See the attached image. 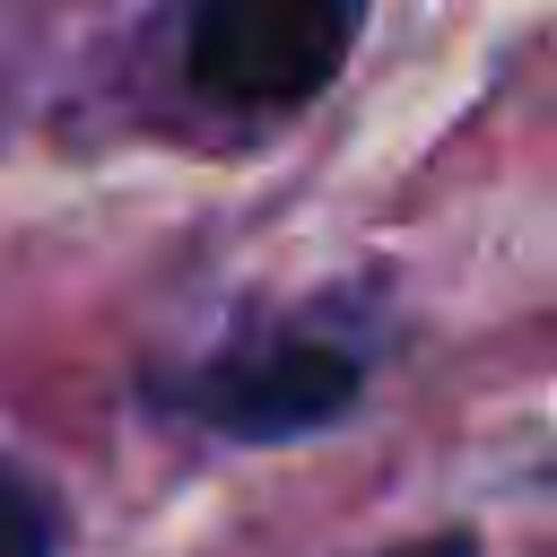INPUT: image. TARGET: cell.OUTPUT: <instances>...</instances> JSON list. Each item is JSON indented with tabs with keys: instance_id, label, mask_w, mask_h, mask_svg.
<instances>
[{
	"instance_id": "1",
	"label": "cell",
	"mask_w": 557,
	"mask_h": 557,
	"mask_svg": "<svg viewBox=\"0 0 557 557\" xmlns=\"http://www.w3.org/2000/svg\"><path fill=\"white\" fill-rule=\"evenodd\" d=\"M366 0H191V87L226 104H305L357 44Z\"/></svg>"
},
{
	"instance_id": "2",
	"label": "cell",
	"mask_w": 557,
	"mask_h": 557,
	"mask_svg": "<svg viewBox=\"0 0 557 557\" xmlns=\"http://www.w3.org/2000/svg\"><path fill=\"white\" fill-rule=\"evenodd\" d=\"M174 400L191 418H209L218 435H305V426H331L348 400H357V366L331 348V339H261V348H226L209 357L200 374L174 383Z\"/></svg>"
},
{
	"instance_id": "3",
	"label": "cell",
	"mask_w": 557,
	"mask_h": 557,
	"mask_svg": "<svg viewBox=\"0 0 557 557\" xmlns=\"http://www.w3.org/2000/svg\"><path fill=\"white\" fill-rule=\"evenodd\" d=\"M0 557H52V513H44V487L17 479L0 461Z\"/></svg>"
},
{
	"instance_id": "4",
	"label": "cell",
	"mask_w": 557,
	"mask_h": 557,
	"mask_svg": "<svg viewBox=\"0 0 557 557\" xmlns=\"http://www.w3.org/2000/svg\"><path fill=\"white\" fill-rule=\"evenodd\" d=\"M409 557H470L461 540H435V548H409Z\"/></svg>"
}]
</instances>
